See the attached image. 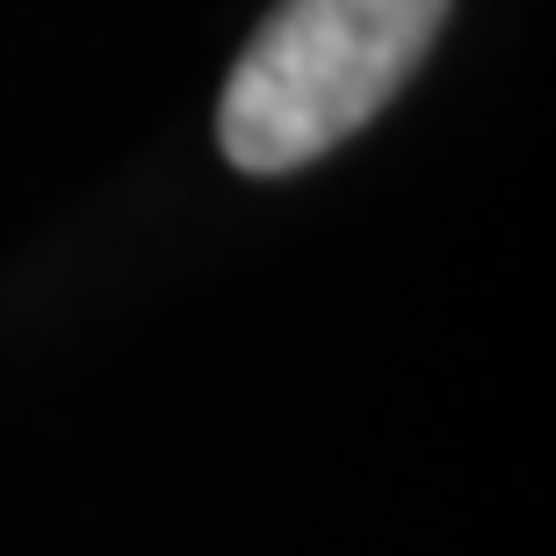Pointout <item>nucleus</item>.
<instances>
[{
    "label": "nucleus",
    "mask_w": 556,
    "mask_h": 556,
    "mask_svg": "<svg viewBox=\"0 0 556 556\" xmlns=\"http://www.w3.org/2000/svg\"><path fill=\"white\" fill-rule=\"evenodd\" d=\"M448 0H282L239 51L217 144L239 174H296L383 116L419 73Z\"/></svg>",
    "instance_id": "1"
}]
</instances>
